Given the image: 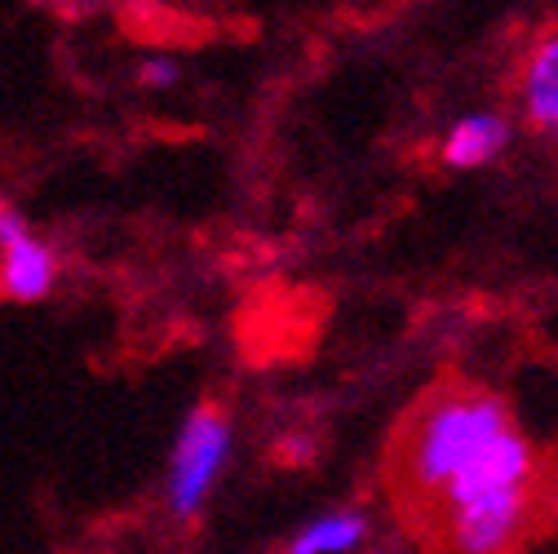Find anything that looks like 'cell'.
I'll return each instance as SVG.
<instances>
[{"mask_svg": "<svg viewBox=\"0 0 558 554\" xmlns=\"http://www.w3.org/2000/svg\"><path fill=\"white\" fill-rule=\"evenodd\" d=\"M231 418L214 404H199L186 412V422L173 439V457H169V510L178 519H195L208 497H214L218 479L231 461Z\"/></svg>", "mask_w": 558, "mask_h": 554, "instance_id": "obj_2", "label": "cell"}, {"mask_svg": "<svg viewBox=\"0 0 558 554\" xmlns=\"http://www.w3.org/2000/svg\"><path fill=\"white\" fill-rule=\"evenodd\" d=\"M364 537L368 519L360 510H328L289 541V554H351L364 545Z\"/></svg>", "mask_w": 558, "mask_h": 554, "instance_id": "obj_7", "label": "cell"}, {"mask_svg": "<svg viewBox=\"0 0 558 554\" xmlns=\"http://www.w3.org/2000/svg\"><path fill=\"white\" fill-rule=\"evenodd\" d=\"M173 76H178V67H173L169 58H151V62H143V72H137V81H143V85H151V89H160V85H173Z\"/></svg>", "mask_w": 558, "mask_h": 554, "instance_id": "obj_8", "label": "cell"}, {"mask_svg": "<svg viewBox=\"0 0 558 554\" xmlns=\"http://www.w3.org/2000/svg\"><path fill=\"white\" fill-rule=\"evenodd\" d=\"M519 103L527 124L558 143V32H545L527 49L523 76H519Z\"/></svg>", "mask_w": 558, "mask_h": 554, "instance_id": "obj_5", "label": "cell"}, {"mask_svg": "<svg viewBox=\"0 0 558 554\" xmlns=\"http://www.w3.org/2000/svg\"><path fill=\"white\" fill-rule=\"evenodd\" d=\"M58 285V257L32 231L23 209L0 200V298L10 302H45Z\"/></svg>", "mask_w": 558, "mask_h": 554, "instance_id": "obj_4", "label": "cell"}, {"mask_svg": "<svg viewBox=\"0 0 558 554\" xmlns=\"http://www.w3.org/2000/svg\"><path fill=\"white\" fill-rule=\"evenodd\" d=\"M506 147H510V120L497 116V111H474V116H461L444 133L439 156H444L448 169H483V165H493Z\"/></svg>", "mask_w": 558, "mask_h": 554, "instance_id": "obj_6", "label": "cell"}, {"mask_svg": "<svg viewBox=\"0 0 558 554\" xmlns=\"http://www.w3.org/2000/svg\"><path fill=\"white\" fill-rule=\"evenodd\" d=\"M532 519V489L474 497L452 510H439L448 554H506Z\"/></svg>", "mask_w": 558, "mask_h": 554, "instance_id": "obj_3", "label": "cell"}, {"mask_svg": "<svg viewBox=\"0 0 558 554\" xmlns=\"http://www.w3.org/2000/svg\"><path fill=\"white\" fill-rule=\"evenodd\" d=\"M510 431V412L497 395L487 390H444L435 395L408 431L403 444V479L408 489L435 506L452 479L493 444Z\"/></svg>", "mask_w": 558, "mask_h": 554, "instance_id": "obj_1", "label": "cell"}]
</instances>
